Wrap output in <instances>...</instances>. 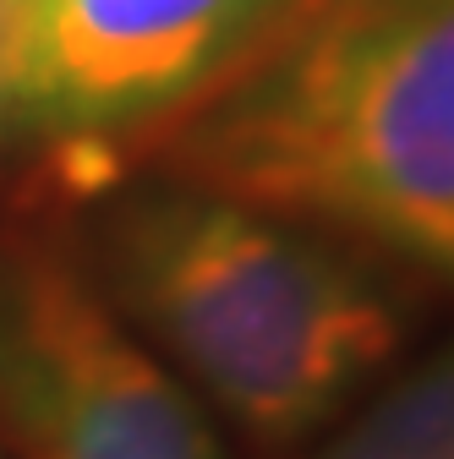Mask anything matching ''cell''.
Here are the masks:
<instances>
[{
  "label": "cell",
  "instance_id": "obj_3",
  "mask_svg": "<svg viewBox=\"0 0 454 459\" xmlns=\"http://www.w3.org/2000/svg\"><path fill=\"white\" fill-rule=\"evenodd\" d=\"M0 421L17 459H231L61 236L0 257Z\"/></svg>",
  "mask_w": 454,
  "mask_h": 459
},
{
  "label": "cell",
  "instance_id": "obj_5",
  "mask_svg": "<svg viewBox=\"0 0 454 459\" xmlns=\"http://www.w3.org/2000/svg\"><path fill=\"white\" fill-rule=\"evenodd\" d=\"M312 459H454V339L334 421Z\"/></svg>",
  "mask_w": 454,
  "mask_h": 459
},
{
  "label": "cell",
  "instance_id": "obj_1",
  "mask_svg": "<svg viewBox=\"0 0 454 459\" xmlns=\"http://www.w3.org/2000/svg\"><path fill=\"white\" fill-rule=\"evenodd\" d=\"M159 176L454 279V0H291L170 121Z\"/></svg>",
  "mask_w": 454,
  "mask_h": 459
},
{
  "label": "cell",
  "instance_id": "obj_4",
  "mask_svg": "<svg viewBox=\"0 0 454 459\" xmlns=\"http://www.w3.org/2000/svg\"><path fill=\"white\" fill-rule=\"evenodd\" d=\"M291 0H0V121L99 148L192 109Z\"/></svg>",
  "mask_w": 454,
  "mask_h": 459
},
{
  "label": "cell",
  "instance_id": "obj_2",
  "mask_svg": "<svg viewBox=\"0 0 454 459\" xmlns=\"http://www.w3.org/2000/svg\"><path fill=\"white\" fill-rule=\"evenodd\" d=\"M93 279L148 351L263 454L345 421L406 339L389 284L318 224L181 176L104 203Z\"/></svg>",
  "mask_w": 454,
  "mask_h": 459
}]
</instances>
